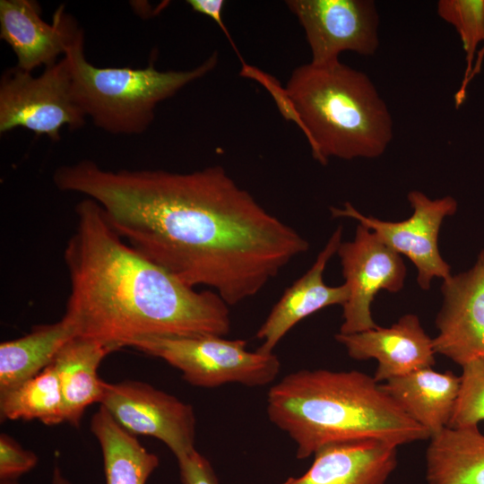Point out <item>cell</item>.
I'll list each match as a JSON object with an SVG mask.
<instances>
[{"label":"cell","instance_id":"obj_1","mask_svg":"<svg viewBox=\"0 0 484 484\" xmlns=\"http://www.w3.org/2000/svg\"><path fill=\"white\" fill-rule=\"evenodd\" d=\"M53 180L95 201L147 258L190 287L212 288L229 307L255 296L309 247L220 166L114 171L82 160L56 169Z\"/></svg>","mask_w":484,"mask_h":484},{"label":"cell","instance_id":"obj_2","mask_svg":"<svg viewBox=\"0 0 484 484\" xmlns=\"http://www.w3.org/2000/svg\"><path fill=\"white\" fill-rule=\"evenodd\" d=\"M75 212L63 317L76 337L117 350L147 336L229 333V306L216 292L185 284L125 243L95 201L85 197Z\"/></svg>","mask_w":484,"mask_h":484},{"label":"cell","instance_id":"obj_3","mask_svg":"<svg viewBox=\"0 0 484 484\" xmlns=\"http://www.w3.org/2000/svg\"><path fill=\"white\" fill-rule=\"evenodd\" d=\"M266 412L299 460L333 444L376 440L398 447L429 439L373 376L358 370L291 372L270 387Z\"/></svg>","mask_w":484,"mask_h":484},{"label":"cell","instance_id":"obj_4","mask_svg":"<svg viewBox=\"0 0 484 484\" xmlns=\"http://www.w3.org/2000/svg\"><path fill=\"white\" fill-rule=\"evenodd\" d=\"M312 155L331 158L381 156L393 137L390 110L370 78L340 61L308 63L293 70L286 85Z\"/></svg>","mask_w":484,"mask_h":484},{"label":"cell","instance_id":"obj_5","mask_svg":"<svg viewBox=\"0 0 484 484\" xmlns=\"http://www.w3.org/2000/svg\"><path fill=\"white\" fill-rule=\"evenodd\" d=\"M73 99L93 124L112 134H141L154 119L157 105L210 73L218 63L212 54L197 67L160 72L154 60L143 68L98 67L84 53L83 31L64 56Z\"/></svg>","mask_w":484,"mask_h":484},{"label":"cell","instance_id":"obj_6","mask_svg":"<svg viewBox=\"0 0 484 484\" xmlns=\"http://www.w3.org/2000/svg\"><path fill=\"white\" fill-rule=\"evenodd\" d=\"M129 347L163 359L178 369L188 384L203 388L231 383L265 386L281 370L273 352L250 351L244 340L214 334L147 336L134 340Z\"/></svg>","mask_w":484,"mask_h":484},{"label":"cell","instance_id":"obj_7","mask_svg":"<svg viewBox=\"0 0 484 484\" xmlns=\"http://www.w3.org/2000/svg\"><path fill=\"white\" fill-rule=\"evenodd\" d=\"M86 116L73 99L71 74L65 56L45 67L42 73L19 68L6 69L0 80V133L17 127L51 141L60 140V130L82 128Z\"/></svg>","mask_w":484,"mask_h":484},{"label":"cell","instance_id":"obj_8","mask_svg":"<svg viewBox=\"0 0 484 484\" xmlns=\"http://www.w3.org/2000/svg\"><path fill=\"white\" fill-rule=\"evenodd\" d=\"M99 403L127 432L157 438L176 458L195 449L194 411L172 394L142 381H104Z\"/></svg>","mask_w":484,"mask_h":484},{"label":"cell","instance_id":"obj_9","mask_svg":"<svg viewBox=\"0 0 484 484\" xmlns=\"http://www.w3.org/2000/svg\"><path fill=\"white\" fill-rule=\"evenodd\" d=\"M413 209L404 220L393 222L367 217L346 203L344 209L331 208L333 217H350L372 230L385 245L407 256L418 270L419 287L428 290L434 278L443 281L451 276L449 264L438 249V233L446 216L455 213L457 202L452 196L430 199L418 190L408 194Z\"/></svg>","mask_w":484,"mask_h":484},{"label":"cell","instance_id":"obj_10","mask_svg":"<svg viewBox=\"0 0 484 484\" xmlns=\"http://www.w3.org/2000/svg\"><path fill=\"white\" fill-rule=\"evenodd\" d=\"M304 29L314 65L339 60L344 51L373 56L379 48V15L372 0H289Z\"/></svg>","mask_w":484,"mask_h":484},{"label":"cell","instance_id":"obj_11","mask_svg":"<svg viewBox=\"0 0 484 484\" xmlns=\"http://www.w3.org/2000/svg\"><path fill=\"white\" fill-rule=\"evenodd\" d=\"M337 254L349 292L340 333L376 328L371 304L381 290L394 293L402 289L406 268L402 257L360 223L354 239L341 243Z\"/></svg>","mask_w":484,"mask_h":484},{"label":"cell","instance_id":"obj_12","mask_svg":"<svg viewBox=\"0 0 484 484\" xmlns=\"http://www.w3.org/2000/svg\"><path fill=\"white\" fill-rule=\"evenodd\" d=\"M441 291L435 352L461 367L484 359V249L471 269L444 280Z\"/></svg>","mask_w":484,"mask_h":484},{"label":"cell","instance_id":"obj_13","mask_svg":"<svg viewBox=\"0 0 484 484\" xmlns=\"http://www.w3.org/2000/svg\"><path fill=\"white\" fill-rule=\"evenodd\" d=\"M40 13L39 4L33 0L0 1V38L13 51L16 67L28 73L56 63L82 32L63 4L51 23L44 22Z\"/></svg>","mask_w":484,"mask_h":484},{"label":"cell","instance_id":"obj_14","mask_svg":"<svg viewBox=\"0 0 484 484\" xmlns=\"http://www.w3.org/2000/svg\"><path fill=\"white\" fill-rule=\"evenodd\" d=\"M334 338L351 359L377 361L373 376L377 383L432 367L435 364L433 339L413 314L404 315L390 327L376 326L350 334L339 333Z\"/></svg>","mask_w":484,"mask_h":484},{"label":"cell","instance_id":"obj_15","mask_svg":"<svg viewBox=\"0 0 484 484\" xmlns=\"http://www.w3.org/2000/svg\"><path fill=\"white\" fill-rule=\"evenodd\" d=\"M342 227L333 233L310 269L290 286L272 308L256 333L262 341L257 350L272 353L280 341L298 322L330 306L346 303L349 292L345 284L331 287L323 279L325 266L341 243Z\"/></svg>","mask_w":484,"mask_h":484},{"label":"cell","instance_id":"obj_16","mask_svg":"<svg viewBox=\"0 0 484 484\" xmlns=\"http://www.w3.org/2000/svg\"><path fill=\"white\" fill-rule=\"evenodd\" d=\"M397 466V446L376 440L326 445L308 470L281 484H386Z\"/></svg>","mask_w":484,"mask_h":484},{"label":"cell","instance_id":"obj_17","mask_svg":"<svg viewBox=\"0 0 484 484\" xmlns=\"http://www.w3.org/2000/svg\"><path fill=\"white\" fill-rule=\"evenodd\" d=\"M429 438L448 427L460 389V376L425 367L380 384Z\"/></svg>","mask_w":484,"mask_h":484},{"label":"cell","instance_id":"obj_18","mask_svg":"<svg viewBox=\"0 0 484 484\" xmlns=\"http://www.w3.org/2000/svg\"><path fill=\"white\" fill-rule=\"evenodd\" d=\"M111 347L92 340L74 337L56 356V371L64 401L65 422L78 428L86 409L99 402L104 381L98 369Z\"/></svg>","mask_w":484,"mask_h":484},{"label":"cell","instance_id":"obj_19","mask_svg":"<svg viewBox=\"0 0 484 484\" xmlns=\"http://www.w3.org/2000/svg\"><path fill=\"white\" fill-rule=\"evenodd\" d=\"M429 440L428 484H484V435L478 426L447 427Z\"/></svg>","mask_w":484,"mask_h":484},{"label":"cell","instance_id":"obj_20","mask_svg":"<svg viewBox=\"0 0 484 484\" xmlns=\"http://www.w3.org/2000/svg\"><path fill=\"white\" fill-rule=\"evenodd\" d=\"M76 337L72 325L62 317L40 324L30 333L0 344V393L32 378L51 365L62 347Z\"/></svg>","mask_w":484,"mask_h":484},{"label":"cell","instance_id":"obj_21","mask_svg":"<svg viewBox=\"0 0 484 484\" xmlns=\"http://www.w3.org/2000/svg\"><path fill=\"white\" fill-rule=\"evenodd\" d=\"M90 428L98 440L103 460L106 484H146L160 464L159 457L148 451L136 436L124 429L99 407Z\"/></svg>","mask_w":484,"mask_h":484},{"label":"cell","instance_id":"obj_22","mask_svg":"<svg viewBox=\"0 0 484 484\" xmlns=\"http://www.w3.org/2000/svg\"><path fill=\"white\" fill-rule=\"evenodd\" d=\"M0 417L1 421L37 419L48 426L65 422L60 383L53 364L0 393Z\"/></svg>","mask_w":484,"mask_h":484},{"label":"cell","instance_id":"obj_23","mask_svg":"<svg viewBox=\"0 0 484 484\" xmlns=\"http://www.w3.org/2000/svg\"><path fill=\"white\" fill-rule=\"evenodd\" d=\"M436 13L460 36L466 53L468 74L476 49L484 41V0H439Z\"/></svg>","mask_w":484,"mask_h":484},{"label":"cell","instance_id":"obj_24","mask_svg":"<svg viewBox=\"0 0 484 484\" xmlns=\"http://www.w3.org/2000/svg\"><path fill=\"white\" fill-rule=\"evenodd\" d=\"M484 421V359L462 366L460 389L448 428L478 426Z\"/></svg>","mask_w":484,"mask_h":484},{"label":"cell","instance_id":"obj_25","mask_svg":"<svg viewBox=\"0 0 484 484\" xmlns=\"http://www.w3.org/2000/svg\"><path fill=\"white\" fill-rule=\"evenodd\" d=\"M39 462L38 455L23 448L13 437L0 435V480H18L34 469Z\"/></svg>","mask_w":484,"mask_h":484},{"label":"cell","instance_id":"obj_26","mask_svg":"<svg viewBox=\"0 0 484 484\" xmlns=\"http://www.w3.org/2000/svg\"><path fill=\"white\" fill-rule=\"evenodd\" d=\"M176 460L182 484H219L212 464L196 449L177 457Z\"/></svg>","mask_w":484,"mask_h":484},{"label":"cell","instance_id":"obj_27","mask_svg":"<svg viewBox=\"0 0 484 484\" xmlns=\"http://www.w3.org/2000/svg\"><path fill=\"white\" fill-rule=\"evenodd\" d=\"M186 3L194 12L211 18L220 28L232 45V48L239 56L235 43L222 19V11L225 2L223 0H187Z\"/></svg>","mask_w":484,"mask_h":484},{"label":"cell","instance_id":"obj_28","mask_svg":"<svg viewBox=\"0 0 484 484\" xmlns=\"http://www.w3.org/2000/svg\"><path fill=\"white\" fill-rule=\"evenodd\" d=\"M51 484H73L63 472L61 467L55 464L53 467Z\"/></svg>","mask_w":484,"mask_h":484},{"label":"cell","instance_id":"obj_29","mask_svg":"<svg viewBox=\"0 0 484 484\" xmlns=\"http://www.w3.org/2000/svg\"><path fill=\"white\" fill-rule=\"evenodd\" d=\"M0 484H20L18 480H0Z\"/></svg>","mask_w":484,"mask_h":484}]
</instances>
